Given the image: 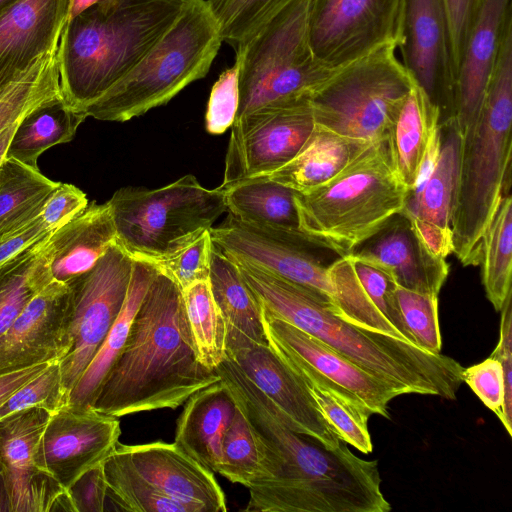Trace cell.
<instances>
[{"label": "cell", "mask_w": 512, "mask_h": 512, "mask_svg": "<svg viewBox=\"0 0 512 512\" xmlns=\"http://www.w3.org/2000/svg\"><path fill=\"white\" fill-rule=\"evenodd\" d=\"M68 403L62 391L59 362L52 361L37 376L15 390L1 405L0 419L34 406L50 412Z\"/></svg>", "instance_id": "7dc6e473"}, {"label": "cell", "mask_w": 512, "mask_h": 512, "mask_svg": "<svg viewBox=\"0 0 512 512\" xmlns=\"http://www.w3.org/2000/svg\"><path fill=\"white\" fill-rule=\"evenodd\" d=\"M21 0H0V20Z\"/></svg>", "instance_id": "94428289"}, {"label": "cell", "mask_w": 512, "mask_h": 512, "mask_svg": "<svg viewBox=\"0 0 512 512\" xmlns=\"http://www.w3.org/2000/svg\"><path fill=\"white\" fill-rule=\"evenodd\" d=\"M114 243L116 229L108 201L88 204L47 236L52 279L68 283L90 271Z\"/></svg>", "instance_id": "484cf974"}, {"label": "cell", "mask_w": 512, "mask_h": 512, "mask_svg": "<svg viewBox=\"0 0 512 512\" xmlns=\"http://www.w3.org/2000/svg\"><path fill=\"white\" fill-rule=\"evenodd\" d=\"M1 470H2V469H1V466H0V471H1Z\"/></svg>", "instance_id": "6125c7cd"}, {"label": "cell", "mask_w": 512, "mask_h": 512, "mask_svg": "<svg viewBox=\"0 0 512 512\" xmlns=\"http://www.w3.org/2000/svg\"><path fill=\"white\" fill-rule=\"evenodd\" d=\"M0 511L12 512L10 494L2 470L0 471Z\"/></svg>", "instance_id": "680465c9"}, {"label": "cell", "mask_w": 512, "mask_h": 512, "mask_svg": "<svg viewBox=\"0 0 512 512\" xmlns=\"http://www.w3.org/2000/svg\"><path fill=\"white\" fill-rule=\"evenodd\" d=\"M186 0H109L66 21L57 48L63 100L84 110L124 77L174 23Z\"/></svg>", "instance_id": "277c9868"}, {"label": "cell", "mask_w": 512, "mask_h": 512, "mask_svg": "<svg viewBox=\"0 0 512 512\" xmlns=\"http://www.w3.org/2000/svg\"><path fill=\"white\" fill-rule=\"evenodd\" d=\"M277 407L295 432L329 449L341 440L318 410L307 385L267 344L248 345L226 354Z\"/></svg>", "instance_id": "ac0fdd59"}, {"label": "cell", "mask_w": 512, "mask_h": 512, "mask_svg": "<svg viewBox=\"0 0 512 512\" xmlns=\"http://www.w3.org/2000/svg\"><path fill=\"white\" fill-rule=\"evenodd\" d=\"M68 492L76 512L106 511L107 483L102 464L83 473Z\"/></svg>", "instance_id": "db71d44e"}, {"label": "cell", "mask_w": 512, "mask_h": 512, "mask_svg": "<svg viewBox=\"0 0 512 512\" xmlns=\"http://www.w3.org/2000/svg\"><path fill=\"white\" fill-rule=\"evenodd\" d=\"M462 381L501 421L504 403V381L499 361L490 356L478 364L463 368Z\"/></svg>", "instance_id": "681fc988"}, {"label": "cell", "mask_w": 512, "mask_h": 512, "mask_svg": "<svg viewBox=\"0 0 512 512\" xmlns=\"http://www.w3.org/2000/svg\"><path fill=\"white\" fill-rule=\"evenodd\" d=\"M501 311L499 341L491 357L501 365L504 381V403L501 423L512 435V291L508 294Z\"/></svg>", "instance_id": "f907efd6"}, {"label": "cell", "mask_w": 512, "mask_h": 512, "mask_svg": "<svg viewBox=\"0 0 512 512\" xmlns=\"http://www.w3.org/2000/svg\"><path fill=\"white\" fill-rule=\"evenodd\" d=\"M223 189L227 210L236 219L252 225L301 232L293 189L265 177L242 180Z\"/></svg>", "instance_id": "1f68e13d"}, {"label": "cell", "mask_w": 512, "mask_h": 512, "mask_svg": "<svg viewBox=\"0 0 512 512\" xmlns=\"http://www.w3.org/2000/svg\"><path fill=\"white\" fill-rule=\"evenodd\" d=\"M220 380L215 370L197 358L181 290L158 272L90 406L116 418L175 409L198 390Z\"/></svg>", "instance_id": "7a4b0ae2"}, {"label": "cell", "mask_w": 512, "mask_h": 512, "mask_svg": "<svg viewBox=\"0 0 512 512\" xmlns=\"http://www.w3.org/2000/svg\"><path fill=\"white\" fill-rule=\"evenodd\" d=\"M237 405L222 380L210 384L184 403L175 429V443L202 466L218 473L222 443Z\"/></svg>", "instance_id": "4316f807"}, {"label": "cell", "mask_w": 512, "mask_h": 512, "mask_svg": "<svg viewBox=\"0 0 512 512\" xmlns=\"http://www.w3.org/2000/svg\"><path fill=\"white\" fill-rule=\"evenodd\" d=\"M399 49L402 65L440 110V123H446L452 114L456 69L443 0H406Z\"/></svg>", "instance_id": "e0dca14e"}, {"label": "cell", "mask_w": 512, "mask_h": 512, "mask_svg": "<svg viewBox=\"0 0 512 512\" xmlns=\"http://www.w3.org/2000/svg\"><path fill=\"white\" fill-rule=\"evenodd\" d=\"M183 308L198 360L215 370L226 358V324L214 300L208 280L181 291Z\"/></svg>", "instance_id": "8d00e7d4"}, {"label": "cell", "mask_w": 512, "mask_h": 512, "mask_svg": "<svg viewBox=\"0 0 512 512\" xmlns=\"http://www.w3.org/2000/svg\"><path fill=\"white\" fill-rule=\"evenodd\" d=\"M512 20L511 0H485L456 73L452 126L461 141L472 131L482 109L502 36Z\"/></svg>", "instance_id": "44dd1931"}, {"label": "cell", "mask_w": 512, "mask_h": 512, "mask_svg": "<svg viewBox=\"0 0 512 512\" xmlns=\"http://www.w3.org/2000/svg\"><path fill=\"white\" fill-rule=\"evenodd\" d=\"M264 453L266 475L249 489V512H388L376 460L346 442L329 449L293 431L277 407L225 358L215 369Z\"/></svg>", "instance_id": "6da1fadb"}, {"label": "cell", "mask_w": 512, "mask_h": 512, "mask_svg": "<svg viewBox=\"0 0 512 512\" xmlns=\"http://www.w3.org/2000/svg\"><path fill=\"white\" fill-rule=\"evenodd\" d=\"M349 255L352 258L356 277L373 305L393 325L405 341L416 345L405 325L398 305L396 297L398 285L394 278L383 268L358 259L352 254Z\"/></svg>", "instance_id": "f6af8a7d"}, {"label": "cell", "mask_w": 512, "mask_h": 512, "mask_svg": "<svg viewBox=\"0 0 512 512\" xmlns=\"http://www.w3.org/2000/svg\"><path fill=\"white\" fill-rule=\"evenodd\" d=\"M406 0H309L312 52L336 70L382 46L399 48Z\"/></svg>", "instance_id": "7c38bea8"}, {"label": "cell", "mask_w": 512, "mask_h": 512, "mask_svg": "<svg viewBox=\"0 0 512 512\" xmlns=\"http://www.w3.org/2000/svg\"><path fill=\"white\" fill-rule=\"evenodd\" d=\"M408 195L392 165L387 140H380L330 181L295 192L299 229L319 246L347 255L401 213Z\"/></svg>", "instance_id": "8992f818"}, {"label": "cell", "mask_w": 512, "mask_h": 512, "mask_svg": "<svg viewBox=\"0 0 512 512\" xmlns=\"http://www.w3.org/2000/svg\"><path fill=\"white\" fill-rule=\"evenodd\" d=\"M213 243L206 230L193 241L153 264L182 291L191 284L209 279Z\"/></svg>", "instance_id": "bcb514c9"}, {"label": "cell", "mask_w": 512, "mask_h": 512, "mask_svg": "<svg viewBox=\"0 0 512 512\" xmlns=\"http://www.w3.org/2000/svg\"><path fill=\"white\" fill-rule=\"evenodd\" d=\"M69 0H21L0 20V89L57 50Z\"/></svg>", "instance_id": "cb8c5ba5"}, {"label": "cell", "mask_w": 512, "mask_h": 512, "mask_svg": "<svg viewBox=\"0 0 512 512\" xmlns=\"http://www.w3.org/2000/svg\"><path fill=\"white\" fill-rule=\"evenodd\" d=\"M309 0H292L236 47L239 107L235 120L259 109L309 101L334 70L314 56Z\"/></svg>", "instance_id": "ba28073f"}, {"label": "cell", "mask_w": 512, "mask_h": 512, "mask_svg": "<svg viewBox=\"0 0 512 512\" xmlns=\"http://www.w3.org/2000/svg\"><path fill=\"white\" fill-rule=\"evenodd\" d=\"M132 268L133 259L114 243L90 271L67 283L70 312L58 361L67 400L123 307Z\"/></svg>", "instance_id": "8fae6325"}, {"label": "cell", "mask_w": 512, "mask_h": 512, "mask_svg": "<svg viewBox=\"0 0 512 512\" xmlns=\"http://www.w3.org/2000/svg\"><path fill=\"white\" fill-rule=\"evenodd\" d=\"M306 385L321 415L337 436L360 452L371 453L368 420L372 413L326 386Z\"/></svg>", "instance_id": "b9f144b4"}, {"label": "cell", "mask_w": 512, "mask_h": 512, "mask_svg": "<svg viewBox=\"0 0 512 512\" xmlns=\"http://www.w3.org/2000/svg\"><path fill=\"white\" fill-rule=\"evenodd\" d=\"M209 231L213 246L229 258L314 290L332 303L331 262L324 261L329 250L304 233L248 224L231 214Z\"/></svg>", "instance_id": "5bb4252c"}, {"label": "cell", "mask_w": 512, "mask_h": 512, "mask_svg": "<svg viewBox=\"0 0 512 512\" xmlns=\"http://www.w3.org/2000/svg\"><path fill=\"white\" fill-rule=\"evenodd\" d=\"M512 20L507 24L481 112L461 141L451 214L453 253L463 266L481 264L484 233L504 194L512 158Z\"/></svg>", "instance_id": "5b68a950"}, {"label": "cell", "mask_w": 512, "mask_h": 512, "mask_svg": "<svg viewBox=\"0 0 512 512\" xmlns=\"http://www.w3.org/2000/svg\"><path fill=\"white\" fill-rule=\"evenodd\" d=\"M208 281L226 324V354L248 345L267 344L258 301L237 264L214 246Z\"/></svg>", "instance_id": "f1b7e54d"}, {"label": "cell", "mask_w": 512, "mask_h": 512, "mask_svg": "<svg viewBox=\"0 0 512 512\" xmlns=\"http://www.w3.org/2000/svg\"><path fill=\"white\" fill-rule=\"evenodd\" d=\"M121 434L118 418L91 406L65 404L51 412L37 443L34 461L62 487L102 464L114 451Z\"/></svg>", "instance_id": "2e32d148"}, {"label": "cell", "mask_w": 512, "mask_h": 512, "mask_svg": "<svg viewBox=\"0 0 512 512\" xmlns=\"http://www.w3.org/2000/svg\"><path fill=\"white\" fill-rule=\"evenodd\" d=\"M239 107V62L225 69L211 88L205 125L212 135L223 134L236 118Z\"/></svg>", "instance_id": "c3c4849f"}, {"label": "cell", "mask_w": 512, "mask_h": 512, "mask_svg": "<svg viewBox=\"0 0 512 512\" xmlns=\"http://www.w3.org/2000/svg\"><path fill=\"white\" fill-rule=\"evenodd\" d=\"M108 203L116 244L149 263L190 243L227 211L225 190L205 188L191 174L155 189L120 188Z\"/></svg>", "instance_id": "9c48e42d"}, {"label": "cell", "mask_w": 512, "mask_h": 512, "mask_svg": "<svg viewBox=\"0 0 512 512\" xmlns=\"http://www.w3.org/2000/svg\"><path fill=\"white\" fill-rule=\"evenodd\" d=\"M292 0H207L223 42L234 49L246 43Z\"/></svg>", "instance_id": "7bdbcfd3"}, {"label": "cell", "mask_w": 512, "mask_h": 512, "mask_svg": "<svg viewBox=\"0 0 512 512\" xmlns=\"http://www.w3.org/2000/svg\"><path fill=\"white\" fill-rule=\"evenodd\" d=\"M107 483V498L115 510L132 512H193L150 484L133 467L118 443L102 463Z\"/></svg>", "instance_id": "d590c367"}, {"label": "cell", "mask_w": 512, "mask_h": 512, "mask_svg": "<svg viewBox=\"0 0 512 512\" xmlns=\"http://www.w3.org/2000/svg\"><path fill=\"white\" fill-rule=\"evenodd\" d=\"M86 118L84 112L71 108L63 98L46 103L18 123L6 158L38 168L39 156L54 145L72 141Z\"/></svg>", "instance_id": "d6a6232c"}, {"label": "cell", "mask_w": 512, "mask_h": 512, "mask_svg": "<svg viewBox=\"0 0 512 512\" xmlns=\"http://www.w3.org/2000/svg\"><path fill=\"white\" fill-rule=\"evenodd\" d=\"M386 45L334 70L309 100L315 125L367 141L384 140L414 82Z\"/></svg>", "instance_id": "30bf717a"}, {"label": "cell", "mask_w": 512, "mask_h": 512, "mask_svg": "<svg viewBox=\"0 0 512 512\" xmlns=\"http://www.w3.org/2000/svg\"><path fill=\"white\" fill-rule=\"evenodd\" d=\"M396 297L406 327L415 344L432 354L442 350L438 317V296L422 294L397 286Z\"/></svg>", "instance_id": "ee69618b"}, {"label": "cell", "mask_w": 512, "mask_h": 512, "mask_svg": "<svg viewBox=\"0 0 512 512\" xmlns=\"http://www.w3.org/2000/svg\"><path fill=\"white\" fill-rule=\"evenodd\" d=\"M118 446L144 479L165 495L190 506L193 512L227 511L225 494L214 473L175 442H118Z\"/></svg>", "instance_id": "7402d4cb"}, {"label": "cell", "mask_w": 512, "mask_h": 512, "mask_svg": "<svg viewBox=\"0 0 512 512\" xmlns=\"http://www.w3.org/2000/svg\"><path fill=\"white\" fill-rule=\"evenodd\" d=\"M51 232L38 215L21 229L0 241V264L36 244Z\"/></svg>", "instance_id": "11a10c76"}, {"label": "cell", "mask_w": 512, "mask_h": 512, "mask_svg": "<svg viewBox=\"0 0 512 512\" xmlns=\"http://www.w3.org/2000/svg\"><path fill=\"white\" fill-rule=\"evenodd\" d=\"M314 127L309 101L259 109L235 120L220 186L281 168L300 151Z\"/></svg>", "instance_id": "9a60e30c"}, {"label": "cell", "mask_w": 512, "mask_h": 512, "mask_svg": "<svg viewBox=\"0 0 512 512\" xmlns=\"http://www.w3.org/2000/svg\"><path fill=\"white\" fill-rule=\"evenodd\" d=\"M157 273L158 270L153 264L133 260L131 280L123 307L93 359L70 391L69 404L91 405L101 382L126 342L135 314Z\"/></svg>", "instance_id": "4dcf8cb0"}, {"label": "cell", "mask_w": 512, "mask_h": 512, "mask_svg": "<svg viewBox=\"0 0 512 512\" xmlns=\"http://www.w3.org/2000/svg\"><path fill=\"white\" fill-rule=\"evenodd\" d=\"M48 363L37 364L0 376V405L20 386L41 373Z\"/></svg>", "instance_id": "9f6ffc18"}, {"label": "cell", "mask_w": 512, "mask_h": 512, "mask_svg": "<svg viewBox=\"0 0 512 512\" xmlns=\"http://www.w3.org/2000/svg\"><path fill=\"white\" fill-rule=\"evenodd\" d=\"M482 284L494 309L500 311L511 288L512 198L504 194L482 243Z\"/></svg>", "instance_id": "f35d334b"}, {"label": "cell", "mask_w": 512, "mask_h": 512, "mask_svg": "<svg viewBox=\"0 0 512 512\" xmlns=\"http://www.w3.org/2000/svg\"><path fill=\"white\" fill-rule=\"evenodd\" d=\"M61 98L55 50L0 89V133L36 108Z\"/></svg>", "instance_id": "74e56055"}, {"label": "cell", "mask_w": 512, "mask_h": 512, "mask_svg": "<svg viewBox=\"0 0 512 512\" xmlns=\"http://www.w3.org/2000/svg\"><path fill=\"white\" fill-rule=\"evenodd\" d=\"M59 183L5 157L0 165V241L36 218Z\"/></svg>", "instance_id": "836d02e7"}, {"label": "cell", "mask_w": 512, "mask_h": 512, "mask_svg": "<svg viewBox=\"0 0 512 512\" xmlns=\"http://www.w3.org/2000/svg\"><path fill=\"white\" fill-rule=\"evenodd\" d=\"M222 42L207 0H186L154 46L84 113L101 121L125 122L167 104L208 74Z\"/></svg>", "instance_id": "52a82bcc"}, {"label": "cell", "mask_w": 512, "mask_h": 512, "mask_svg": "<svg viewBox=\"0 0 512 512\" xmlns=\"http://www.w3.org/2000/svg\"><path fill=\"white\" fill-rule=\"evenodd\" d=\"M440 122L438 107L414 84L386 137L392 165L409 193L416 186L425 152Z\"/></svg>", "instance_id": "f546056e"}, {"label": "cell", "mask_w": 512, "mask_h": 512, "mask_svg": "<svg viewBox=\"0 0 512 512\" xmlns=\"http://www.w3.org/2000/svg\"><path fill=\"white\" fill-rule=\"evenodd\" d=\"M484 1L485 0H443L449 23L456 73Z\"/></svg>", "instance_id": "f5cc1de1"}, {"label": "cell", "mask_w": 512, "mask_h": 512, "mask_svg": "<svg viewBox=\"0 0 512 512\" xmlns=\"http://www.w3.org/2000/svg\"><path fill=\"white\" fill-rule=\"evenodd\" d=\"M328 277L333 289L331 308L335 314L359 327L404 340L363 290L349 254L338 256L329 264Z\"/></svg>", "instance_id": "ab89813d"}, {"label": "cell", "mask_w": 512, "mask_h": 512, "mask_svg": "<svg viewBox=\"0 0 512 512\" xmlns=\"http://www.w3.org/2000/svg\"><path fill=\"white\" fill-rule=\"evenodd\" d=\"M233 261L259 305L271 314L322 341L402 395L456 399L463 382V367L453 358L354 325L333 312L326 296L250 264Z\"/></svg>", "instance_id": "3957f363"}, {"label": "cell", "mask_w": 512, "mask_h": 512, "mask_svg": "<svg viewBox=\"0 0 512 512\" xmlns=\"http://www.w3.org/2000/svg\"><path fill=\"white\" fill-rule=\"evenodd\" d=\"M109 0H69L67 21L73 19L88 8Z\"/></svg>", "instance_id": "6f0895ef"}, {"label": "cell", "mask_w": 512, "mask_h": 512, "mask_svg": "<svg viewBox=\"0 0 512 512\" xmlns=\"http://www.w3.org/2000/svg\"><path fill=\"white\" fill-rule=\"evenodd\" d=\"M47 236L0 264V337L28 302L53 280Z\"/></svg>", "instance_id": "e575fe53"}, {"label": "cell", "mask_w": 512, "mask_h": 512, "mask_svg": "<svg viewBox=\"0 0 512 512\" xmlns=\"http://www.w3.org/2000/svg\"><path fill=\"white\" fill-rule=\"evenodd\" d=\"M88 206L86 194L73 184L59 183L47 197L39 216L50 231L66 224Z\"/></svg>", "instance_id": "816d5d0a"}, {"label": "cell", "mask_w": 512, "mask_h": 512, "mask_svg": "<svg viewBox=\"0 0 512 512\" xmlns=\"http://www.w3.org/2000/svg\"><path fill=\"white\" fill-rule=\"evenodd\" d=\"M218 473L247 488L263 480L266 475L263 450L238 406L223 438Z\"/></svg>", "instance_id": "60d3db41"}, {"label": "cell", "mask_w": 512, "mask_h": 512, "mask_svg": "<svg viewBox=\"0 0 512 512\" xmlns=\"http://www.w3.org/2000/svg\"><path fill=\"white\" fill-rule=\"evenodd\" d=\"M442 137L438 161L420 188L409 193L401 212L425 246L446 259L453 253L451 214L458 177L461 139L450 125Z\"/></svg>", "instance_id": "d4e9b609"}, {"label": "cell", "mask_w": 512, "mask_h": 512, "mask_svg": "<svg viewBox=\"0 0 512 512\" xmlns=\"http://www.w3.org/2000/svg\"><path fill=\"white\" fill-rule=\"evenodd\" d=\"M51 412L34 406L0 419V466L12 512H45L60 484L35 464L37 443Z\"/></svg>", "instance_id": "ffe728a7"}, {"label": "cell", "mask_w": 512, "mask_h": 512, "mask_svg": "<svg viewBox=\"0 0 512 512\" xmlns=\"http://www.w3.org/2000/svg\"><path fill=\"white\" fill-rule=\"evenodd\" d=\"M371 144L315 125L303 147L288 163L261 177L296 192H307L336 177Z\"/></svg>", "instance_id": "83f0119b"}, {"label": "cell", "mask_w": 512, "mask_h": 512, "mask_svg": "<svg viewBox=\"0 0 512 512\" xmlns=\"http://www.w3.org/2000/svg\"><path fill=\"white\" fill-rule=\"evenodd\" d=\"M69 312V285L52 280L0 337V376L59 361L64 352Z\"/></svg>", "instance_id": "d6986e66"}, {"label": "cell", "mask_w": 512, "mask_h": 512, "mask_svg": "<svg viewBox=\"0 0 512 512\" xmlns=\"http://www.w3.org/2000/svg\"><path fill=\"white\" fill-rule=\"evenodd\" d=\"M259 306L268 345L305 384L326 386L372 414L389 418L388 403L402 395L397 389Z\"/></svg>", "instance_id": "4fadbf2b"}, {"label": "cell", "mask_w": 512, "mask_h": 512, "mask_svg": "<svg viewBox=\"0 0 512 512\" xmlns=\"http://www.w3.org/2000/svg\"><path fill=\"white\" fill-rule=\"evenodd\" d=\"M21 121V120H20ZM19 121V122H20ZM19 122L14 123L0 133V165L6 157V152L13 136V133Z\"/></svg>", "instance_id": "91938a15"}, {"label": "cell", "mask_w": 512, "mask_h": 512, "mask_svg": "<svg viewBox=\"0 0 512 512\" xmlns=\"http://www.w3.org/2000/svg\"><path fill=\"white\" fill-rule=\"evenodd\" d=\"M350 254L383 268L398 286L422 294L438 296L449 274L446 260L430 252L402 213Z\"/></svg>", "instance_id": "603a6c76"}]
</instances>
